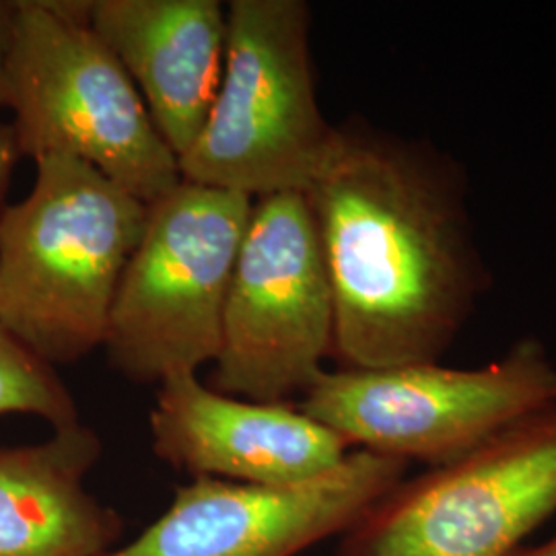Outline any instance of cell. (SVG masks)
I'll return each instance as SVG.
<instances>
[{
    "label": "cell",
    "mask_w": 556,
    "mask_h": 556,
    "mask_svg": "<svg viewBox=\"0 0 556 556\" xmlns=\"http://www.w3.org/2000/svg\"><path fill=\"white\" fill-rule=\"evenodd\" d=\"M149 429L155 456L192 478L298 484L326 475L353 450L289 402L229 396L181 374L160 383Z\"/></svg>",
    "instance_id": "10"
},
{
    "label": "cell",
    "mask_w": 556,
    "mask_h": 556,
    "mask_svg": "<svg viewBox=\"0 0 556 556\" xmlns=\"http://www.w3.org/2000/svg\"><path fill=\"white\" fill-rule=\"evenodd\" d=\"M509 556H556V534L536 546H519L516 553Z\"/></svg>",
    "instance_id": "16"
},
{
    "label": "cell",
    "mask_w": 556,
    "mask_h": 556,
    "mask_svg": "<svg viewBox=\"0 0 556 556\" xmlns=\"http://www.w3.org/2000/svg\"><path fill=\"white\" fill-rule=\"evenodd\" d=\"M7 73L21 157H75L144 204L181 181L137 85L91 29L87 0H13Z\"/></svg>",
    "instance_id": "3"
},
{
    "label": "cell",
    "mask_w": 556,
    "mask_h": 556,
    "mask_svg": "<svg viewBox=\"0 0 556 556\" xmlns=\"http://www.w3.org/2000/svg\"><path fill=\"white\" fill-rule=\"evenodd\" d=\"M4 415L41 418L52 431L80 422L77 402L56 369L0 326V417Z\"/></svg>",
    "instance_id": "13"
},
{
    "label": "cell",
    "mask_w": 556,
    "mask_h": 556,
    "mask_svg": "<svg viewBox=\"0 0 556 556\" xmlns=\"http://www.w3.org/2000/svg\"><path fill=\"white\" fill-rule=\"evenodd\" d=\"M556 514V402L454 462L402 478L334 556H509Z\"/></svg>",
    "instance_id": "7"
},
{
    "label": "cell",
    "mask_w": 556,
    "mask_h": 556,
    "mask_svg": "<svg viewBox=\"0 0 556 556\" xmlns=\"http://www.w3.org/2000/svg\"><path fill=\"white\" fill-rule=\"evenodd\" d=\"M20 160V144H17V135H15L13 126L0 122V219L9 206L7 197H9L15 165Z\"/></svg>",
    "instance_id": "14"
},
{
    "label": "cell",
    "mask_w": 556,
    "mask_h": 556,
    "mask_svg": "<svg viewBox=\"0 0 556 556\" xmlns=\"http://www.w3.org/2000/svg\"><path fill=\"white\" fill-rule=\"evenodd\" d=\"M98 433L54 429L34 445L0 447V556H105L122 540L116 509L89 491Z\"/></svg>",
    "instance_id": "12"
},
{
    "label": "cell",
    "mask_w": 556,
    "mask_h": 556,
    "mask_svg": "<svg viewBox=\"0 0 556 556\" xmlns=\"http://www.w3.org/2000/svg\"><path fill=\"white\" fill-rule=\"evenodd\" d=\"M334 299L342 369L439 361L486 287L452 161L351 119L303 192Z\"/></svg>",
    "instance_id": "1"
},
{
    "label": "cell",
    "mask_w": 556,
    "mask_h": 556,
    "mask_svg": "<svg viewBox=\"0 0 556 556\" xmlns=\"http://www.w3.org/2000/svg\"><path fill=\"white\" fill-rule=\"evenodd\" d=\"M87 21L137 85L178 161L219 93L227 9L219 0H87Z\"/></svg>",
    "instance_id": "11"
},
{
    "label": "cell",
    "mask_w": 556,
    "mask_h": 556,
    "mask_svg": "<svg viewBox=\"0 0 556 556\" xmlns=\"http://www.w3.org/2000/svg\"><path fill=\"white\" fill-rule=\"evenodd\" d=\"M334 299L309 202L301 192L254 200L223 309L215 390L289 402L326 371Z\"/></svg>",
    "instance_id": "8"
},
{
    "label": "cell",
    "mask_w": 556,
    "mask_h": 556,
    "mask_svg": "<svg viewBox=\"0 0 556 556\" xmlns=\"http://www.w3.org/2000/svg\"><path fill=\"white\" fill-rule=\"evenodd\" d=\"M303 0H231L219 93L181 179L252 200L305 192L334 126L324 118Z\"/></svg>",
    "instance_id": "4"
},
{
    "label": "cell",
    "mask_w": 556,
    "mask_h": 556,
    "mask_svg": "<svg viewBox=\"0 0 556 556\" xmlns=\"http://www.w3.org/2000/svg\"><path fill=\"white\" fill-rule=\"evenodd\" d=\"M406 462L353 450L298 484L192 478L139 536L105 556H299L342 536L408 475Z\"/></svg>",
    "instance_id": "9"
},
{
    "label": "cell",
    "mask_w": 556,
    "mask_h": 556,
    "mask_svg": "<svg viewBox=\"0 0 556 556\" xmlns=\"http://www.w3.org/2000/svg\"><path fill=\"white\" fill-rule=\"evenodd\" d=\"M555 402V361L538 338H521L475 369L427 361L324 371L299 408L351 450L433 468Z\"/></svg>",
    "instance_id": "6"
},
{
    "label": "cell",
    "mask_w": 556,
    "mask_h": 556,
    "mask_svg": "<svg viewBox=\"0 0 556 556\" xmlns=\"http://www.w3.org/2000/svg\"><path fill=\"white\" fill-rule=\"evenodd\" d=\"M252 204L245 194L186 179L149 204L103 337L124 378L161 383L217 361L225 299Z\"/></svg>",
    "instance_id": "5"
},
{
    "label": "cell",
    "mask_w": 556,
    "mask_h": 556,
    "mask_svg": "<svg viewBox=\"0 0 556 556\" xmlns=\"http://www.w3.org/2000/svg\"><path fill=\"white\" fill-rule=\"evenodd\" d=\"M13 29V0H0V108L9 103V50Z\"/></svg>",
    "instance_id": "15"
},
{
    "label": "cell",
    "mask_w": 556,
    "mask_h": 556,
    "mask_svg": "<svg viewBox=\"0 0 556 556\" xmlns=\"http://www.w3.org/2000/svg\"><path fill=\"white\" fill-rule=\"evenodd\" d=\"M34 163L31 192L0 219V326L56 367L103 346L149 204L75 157Z\"/></svg>",
    "instance_id": "2"
}]
</instances>
